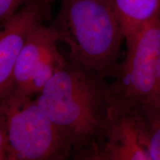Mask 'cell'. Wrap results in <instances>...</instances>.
Returning <instances> with one entry per match:
<instances>
[{
	"mask_svg": "<svg viewBox=\"0 0 160 160\" xmlns=\"http://www.w3.org/2000/svg\"><path fill=\"white\" fill-rule=\"evenodd\" d=\"M126 48L125 58L108 76L107 123L160 108V13L141 28Z\"/></svg>",
	"mask_w": 160,
	"mask_h": 160,
	"instance_id": "obj_3",
	"label": "cell"
},
{
	"mask_svg": "<svg viewBox=\"0 0 160 160\" xmlns=\"http://www.w3.org/2000/svg\"><path fill=\"white\" fill-rule=\"evenodd\" d=\"M33 96L8 82L0 91V110L7 125L9 160H59L74 153L68 139Z\"/></svg>",
	"mask_w": 160,
	"mask_h": 160,
	"instance_id": "obj_4",
	"label": "cell"
},
{
	"mask_svg": "<svg viewBox=\"0 0 160 160\" xmlns=\"http://www.w3.org/2000/svg\"><path fill=\"white\" fill-rule=\"evenodd\" d=\"M61 42V34L53 24L38 26L30 33L16 62L9 82L25 93L36 70L50 47Z\"/></svg>",
	"mask_w": 160,
	"mask_h": 160,
	"instance_id": "obj_7",
	"label": "cell"
},
{
	"mask_svg": "<svg viewBox=\"0 0 160 160\" xmlns=\"http://www.w3.org/2000/svg\"><path fill=\"white\" fill-rule=\"evenodd\" d=\"M8 142L5 117L0 110V160L8 159Z\"/></svg>",
	"mask_w": 160,
	"mask_h": 160,
	"instance_id": "obj_11",
	"label": "cell"
},
{
	"mask_svg": "<svg viewBox=\"0 0 160 160\" xmlns=\"http://www.w3.org/2000/svg\"><path fill=\"white\" fill-rule=\"evenodd\" d=\"M79 159L151 160L142 144L135 113L107 123L102 134L91 147L74 157Z\"/></svg>",
	"mask_w": 160,
	"mask_h": 160,
	"instance_id": "obj_6",
	"label": "cell"
},
{
	"mask_svg": "<svg viewBox=\"0 0 160 160\" xmlns=\"http://www.w3.org/2000/svg\"><path fill=\"white\" fill-rule=\"evenodd\" d=\"M126 45L141 28L160 13V0H112Z\"/></svg>",
	"mask_w": 160,
	"mask_h": 160,
	"instance_id": "obj_8",
	"label": "cell"
},
{
	"mask_svg": "<svg viewBox=\"0 0 160 160\" xmlns=\"http://www.w3.org/2000/svg\"><path fill=\"white\" fill-rule=\"evenodd\" d=\"M105 78L68 57L37 94L38 105L73 147L75 157L95 143L107 125Z\"/></svg>",
	"mask_w": 160,
	"mask_h": 160,
	"instance_id": "obj_1",
	"label": "cell"
},
{
	"mask_svg": "<svg viewBox=\"0 0 160 160\" xmlns=\"http://www.w3.org/2000/svg\"><path fill=\"white\" fill-rule=\"evenodd\" d=\"M48 1L50 3L53 4V3H54L55 2H57V1H61V0H48Z\"/></svg>",
	"mask_w": 160,
	"mask_h": 160,
	"instance_id": "obj_12",
	"label": "cell"
},
{
	"mask_svg": "<svg viewBox=\"0 0 160 160\" xmlns=\"http://www.w3.org/2000/svg\"><path fill=\"white\" fill-rule=\"evenodd\" d=\"M142 144L151 160H160V108L135 112Z\"/></svg>",
	"mask_w": 160,
	"mask_h": 160,
	"instance_id": "obj_9",
	"label": "cell"
},
{
	"mask_svg": "<svg viewBox=\"0 0 160 160\" xmlns=\"http://www.w3.org/2000/svg\"><path fill=\"white\" fill-rule=\"evenodd\" d=\"M52 24L69 47V57L108 77L118 63L124 36L112 0H61Z\"/></svg>",
	"mask_w": 160,
	"mask_h": 160,
	"instance_id": "obj_2",
	"label": "cell"
},
{
	"mask_svg": "<svg viewBox=\"0 0 160 160\" xmlns=\"http://www.w3.org/2000/svg\"><path fill=\"white\" fill-rule=\"evenodd\" d=\"M51 5L48 0H30L0 27V91L11 81L28 37L48 19Z\"/></svg>",
	"mask_w": 160,
	"mask_h": 160,
	"instance_id": "obj_5",
	"label": "cell"
},
{
	"mask_svg": "<svg viewBox=\"0 0 160 160\" xmlns=\"http://www.w3.org/2000/svg\"><path fill=\"white\" fill-rule=\"evenodd\" d=\"M30 0H0V27Z\"/></svg>",
	"mask_w": 160,
	"mask_h": 160,
	"instance_id": "obj_10",
	"label": "cell"
}]
</instances>
